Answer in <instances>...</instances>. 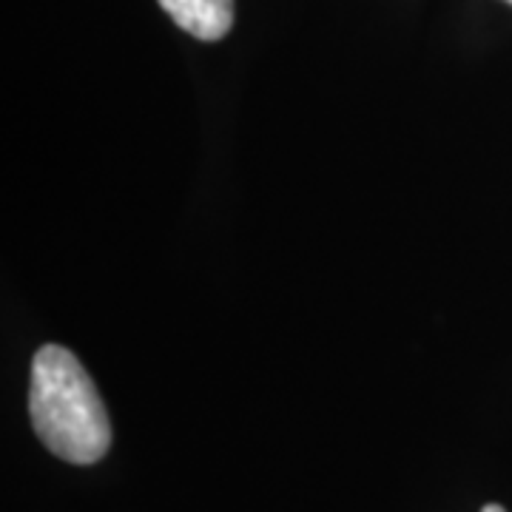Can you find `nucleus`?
<instances>
[{
    "instance_id": "nucleus-4",
    "label": "nucleus",
    "mask_w": 512,
    "mask_h": 512,
    "mask_svg": "<svg viewBox=\"0 0 512 512\" xmlns=\"http://www.w3.org/2000/svg\"><path fill=\"white\" fill-rule=\"evenodd\" d=\"M507 3H510V6H512V0H507Z\"/></svg>"
},
{
    "instance_id": "nucleus-3",
    "label": "nucleus",
    "mask_w": 512,
    "mask_h": 512,
    "mask_svg": "<svg viewBox=\"0 0 512 512\" xmlns=\"http://www.w3.org/2000/svg\"><path fill=\"white\" fill-rule=\"evenodd\" d=\"M481 512H507V510H504V507H498V504H487Z\"/></svg>"
},
{
    "instance_id": "nucleus-1",
    "label": "nucleus",
    "mask_w": 512,
    "mask_h": 512,
    "mask_svg": "<svg viewBox=\"0 0 512 512\" xmlns=\"http://www.w3.org/2000/svg\"><path fill=\"white\" fill-rule=\"evenodd\" d=\"M29 416L46 450L69 464H94L109 453L106 404L86 367L60 345H43L32 359Z\"/></svg>"
},
{
    "instance_id": "nucleus-2",
    "label": "nucleus",
    "mask_w": 512,
    "mask_h": 512,
    "mask_svg": "<svg viewBox=\"0 0 512 512\" xmlns=\"http://www.w3.org/2000/svg\"><path fill=\"white\" fill-rule=\"evenodd\" d=\"M183 32L197 40H222L234 26V0H157Z\"/></svg>"
}]
</instances>
